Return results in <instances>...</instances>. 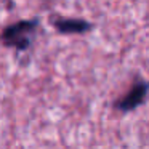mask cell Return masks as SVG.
<instances>
[{
	"instance_id": "3",
	"label": "cell",
	"mask_w": 149,
	"mask_h": 149,
	"mask_svg": "<svg viewBox=\"0 0 149 149\" xmlns=\"http://www.w3.org/2000/svg\"><path fill=\"white\" fill-rule=\"evenodd\" d=\"M48 21L56 29V32L61 36H84L95 29V24L84 18H68L59 16V15H52Z\"/></svg>"
},
{
	"instance_id": "1",
	"label": "cell",
	"mask_w": 149,
	"mask_h": 149,
	"mask_svg": "<svg viewBox=\"0 0 149 149\" xmlns=\"http://www.w3.org/2000/svg\"><path fill=\"white\" fill-rule=\"evenodd\" d=\"M40 18L19 19L5 26L0 31V45L16 52H27L32 47L34 39L40 29Z\"/></svg>"
},
{
	"instance_id": "2",
	"label": "cell",
	"mask_w": 149,
	"mask_h": 149,
	"mask_svg": "<svg viewBox=\"0 0 149 149\" xmlns=\"http://www.w3.org/2000/svg\"><path fill=\"white\" fill-rule=\"evenodd\" d=\"M149 95V80H143L138 79L132 87L128 88L125 95L120 100H117L114 103V107L120 112H132V111L138 109L139 106L146 103V98Z\"/></svg>"
}]
</instances>
